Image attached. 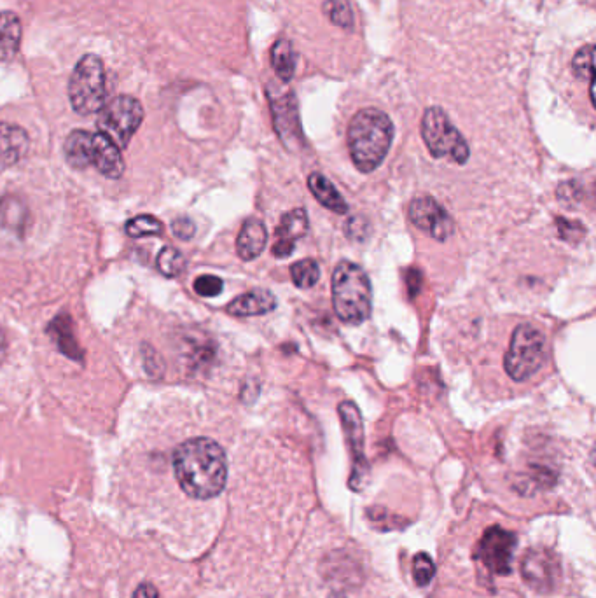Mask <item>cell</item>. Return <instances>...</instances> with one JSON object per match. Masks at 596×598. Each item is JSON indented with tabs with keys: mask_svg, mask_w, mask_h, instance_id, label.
<instances>
[{
	"mask_svg": "<svg viewBox=\"0 0 596 598\" xmlns=\"http://www.w3.org/2000/svg\"><path fill=\"white\" fill-rule=\"evenodd\" d=\"M422 137L434 158H448L453 163L465 165L471 156L462 133L451 125L448 114L441 107H430L423 114Z\"/></svg>",
	"mask_w": 596,
	"mask_h": 598,
	"instance_id": "obj_6",
	"label": "cell"
},
{
	"mask_svg": "<svg viewBox=\"0 0 596 598\" xmlns=\"http://www.w3.org/2000/svg\"><path fill=\"white\" fill-rule=\"evenodd\" d=\"M156 265H158V270H160L165 277L174 279V277H179V275L184 272V268H186V259H184L181 252L174 249V247H165V249L158 254Z\"/></svg>",
	"mask_w": 596,
	"mask_h": 598,
	"instance_id": "obj_24",
	"label": "cell"
},
{
	"mask_svg": "<svg viewBox=\"0 0 596 598\" xmlns=\"http://www.w3.org/2000/svg\"><path fill=\"white\" fill-rule=\"evenodd\" d=\"M394 140V125L385 112L362 109L348 125V151L355 168L371 174L382 165Z\"/></svg>",
	"mask_w": 596,
	"mask_h": 598,
	"instance_id": "obj_2",
	"label": "cell"
},
{
	"mask_svg": "<svg viewBox=\"0 0 596 598\" xmlns=\"http://www.w3.org/2000/svg\"><path fill=\"white\" fill-rule=\"evenodd\" d=\"M126 233L132 238L160 235L163 233V223L154 216L144 214V216L133 217L126 223Z\"/></svg>",
	"mask_w": 596,
	"mask_h": 598,
	"instance_id": "obj_26",
	"label": "cell"
},
{
	"mask_svg": "<svg viewBox=\"0 0 596 598\" xmlns=\"http://www.w3.org/2000/svg\"><path fill=\"white\" fill-rule=\"evenodd\" d=\"M436 576V565L427 553H418L413 560V578L416 585L427 586Z\"/></svg>",
	"mask_w": 596,
	"mask_h": 598,
	"instance_id": "obj_27",
	"label": "cell"
},
{
	"mask_svg": "<svg viewBox=\"0 0 596 598\" xmlns=\"http://www.w3.org/2000/svg\"><path fill=\"white\" fill-rule=\"evenodd\" d=\"M72 109L81 116L100 112L107 104V74L104 62L95 55H84L72 70L69 81Z\"/></svg>",
	"mask_w": 596,
	"mask_h": 598,
	"instance_id": "obj_4",
	"label": "cell"
},
{
	"mask_svg": "<svg viewBox=\"0 0 596 598\" xmlns=\"http://www.w3.org/2000/svg\"><path fill=\"white\" fill-rule=\"evenodd\" d=\"M277 308V298L264 289H254L250 293L242 294L233 299L226 310L235 317H254V315H266Z\"/></svg>",
	"mask_w": 596,
	"mask_h": 598,
	"instance_id": "obj_17",
	"label": "cell"
},
{
	"mask_svg": "<svg viewBox=\"0 0 596 598\" xmlns=\"http://www.w3.org/2000/svg\"><path fill=\"white\" fill-rule=\"evenodd\" d=\"M334 312L345 324L366 322L373 308V289L361 266L341 261L333 272Z\"/></svg>",
	"mask_w": 596,
	"mask_h": 598,
	"instance_id": "obj_3",
	"label": "cell"
},
{
	"mask_svg": "<svg viewBox=\"0 0 596 598\" xmlns=\"http://www.w3.org/2000/svg\"><path fill=\"white\" fill-rule=\"evenodd\" d=\"M308 231V216L305 209H294L287 212L275 230V244L271 247V254L278 259L289 258L299 238L305 237Z\"/></svg>",
	"mask_w": 596,
	"mask_h": 598,
	"instance_id": "obj_13",
	"label": "cell"
},
{
	"mask_svg": "<svg viewBox=\"0 0 596 598\" xmlns=\"http://www.w3.org/2000/svg\"><path fill=\"white\" fill-rule=\"evenodd\" d=\"M546 361V338L537 327L521 324L514 329L504 368L514 382H525L542 368Z\"/></svg>",
	"mask_w": 596,
	"mask_h": 598,
	"instance_id": "obj_5",
	"label": "cell"
},
{
	"mask_svg": "<svg viewBox=\"0 0 596 598\" xmlns=\"http://www.w3.org/2000/svg\"><path fill=\"white\" fill-rule=\"evenodd\" d=\"M308 188L312 191V195L319 200L320 205H324L326 209L333 210L340 216L347 214L348 205L345 198L341 196L338 189L334 188L333 182L329 181L327 177L315 172L308 177Z\"/></svg>",
	"mask_w": 596,
	"mask_h": 598,
	"instance_id": "obj_19",
	"label": "cell"
},
{
	"mask_svg": "<svg viewBox=\"0 0 596 598\" xmlns=\"http://www.w3.org/2000/svg\"><path fill=\"white\" fill-rule=\"evenodd\" d=\"M133 598H161L160 592L149 583H144L137 588V592L133 595Z\"/></svg>",
	"mask_w": 596,
	"mask_h": 598,
	"instance_id": "obj_31",
	"label": "cell"
},
{
	"mask_svg": "<svg viewBox=\"0 0 596 598\" xmlns=\"http://www.w3.org/2000/svg\"><path fill=\"white\" fill-rule=\"evenodd\" d=\"M142 121L144 107L139 100L128 95H119L104 105L98 116L97 126L100 133L111 139L119 149H125L139 130Z\"/></svg>",
	"mask_w": 596,
	"mask_h": 598,
	"instance_id": "obj_7",
	"label": "cell"
},
{
	"mask_svg": "<svg viewBox=\"0 0 596 598\" xmlns=\"http://www.w3.org/2000/svg\"><path fill=\"white\" fill-rule=\"evenodd\" d=\"M268 244V230L261 219L250 217L243 223L240 235L236 238V252L243 261H252L263 254Z\"/></svg>",
	"mask_w": 596,
	"mask_h": 598,
	"instance_id": "obj_16",
	"label": "cell"
},
{
	"mask_svg": "<svg viewBox=\"0 0 596 598\" xmlns=\"http://www.w3.org/2000/svg\"><path fill=\"white\" fill-rule=\"evenodd\" d=\"M91 167L97 168L100 174L109 179H119L125 172V161L121 156V149L100 132L93 133Z\"/></svg>",
	"mask_w": 596,
	"mask_h": 598,
	"instance_id": "obj_14",
	"label": "cell"
},
{
	"mask_svg": "<svg viewBox=\"0 0 596 598\" xmlns=\"http://www.w3.org/2000/svg\"><path fill=\"white\" fill-rule=\"evenodd\" d=\"M48 334L51 336V340L55 341L56 348L63 355H67L72 361L83 362V348L79 347V343H77L76 334H74V322L67 313H62V315H58V317L51 320V324L48 326Z\"/></svg>",
	"mask_w": 596,
	"mask_h": 598,
	"instance_id": "obj_18",
	"label": "cell"
},
{
	"mask_svg": "<svg viewBox=\"0 0 596 598\" xmlns=\"http://www.w3.org/2000/svg\"><path fill=\"white\" fill-rule=\"evenodd\" d=\"M21 42V21L13 11L0 13V51L11 58L18 53Z\"/></svg>",
	"mask_w": 596,
	"mask_h": 598,
	"instance_id": "obj_21",
	"label": "cell"
},
{
	"mask_svg": "<svg viewBox=\"0 0 596 598\" xmlns=\"http://www.w3.org/2000/svg\"><path fill=\"white\" fill-rule=\"evenodd\" d=\"M409 219L418 230L437 242H446L455 233V221L432 196H416L409 205Z\"/></svg>",
	"mask_w": 596,
	"mask_h": 598,
	"instance_id": "obj_9",
	"label": "cell"
},
{
	"mask_svg": "<svg viewBox=\"0 0 596 598\" xmlns=\"http://www.w3.org/2000/svg\"><path fill=\"white\" fill-rule=\"evenodd\" d=\"M222 280L214 275H201L195 280V291L196 293L203 296V298H215L222 293Z\"/></svg>",
	"mask_w": 596,
	"mask_h": 598,
	"instance_id": "obj_29",
	"label": "cell"
},
{
	"mask_svg": "<svg viewBox=\"0 0 596 598\" xmlns=\"http://www.w3.org/2000/svg\"><path fill=\"white\" fill-rule=\"evenodd\" d=\"M30 149L28 133L18 125L0 123V167L18 165Z\"/></svg>",
	"mask_w": 596,
	"mask_h": 598,
	"instance_id": "obj_15",
	"label": "cell"
},
{
	"mask_svg": "<svg viewBox=\"0 0 596 598\" xmlns=\"http://www.w3.org/2000/svg\"><path fill=\"white\" fill-rule=\"evenodd\" d=\"M91 147H93V133L76 130L65 140V158L69 165L76 170L91 167Z\"/></svg>",
	"mask_w": 596,
	"mask_h": 598,
	"instance_id": "obj_20",
	"label": "cell"
},
{
	"mask_svg": "<svg viewBox=\"0 0 596 598\" xmlns=\"http://www.w3.org/2000/svg\"><path fill=\"white\" fill-rule=\"evenodd\" d=\"M521 574L537 592H549L555 588L562 574L560 560L546 548L528 551L521 562Z\"/></svg>",
	"mask_w": 596,
	"mask_h": 598,
	"instance_id": "obj_12",
	"label": "cell"
},
{
	"mask_svg": "<svg viewBox=\"0 0 596 598\" xmlns=\"http://www.w3.org/2000/svg\"><path fill=\"white\" fill-rule=\"evenodd\" d=\"M174 473L182 490L193 499H212L228 481V459L214 439L195 438L177 446Z\"/></svg>",
	"mask_w": 596,
	"mask_h": 598,
	"instance_id": "obj_1",
	"label": "cell"
},
{
	"mask_svg": "<svg viewBox=\"0 0 596 598\" xmlns=\"http://www.w3.org/2000/svg\"><path fill=\"white\" fill-rule=\"evenodd\" d=\"M271 65H273V70L277 72V76L284 83L291 81L294 72H296V51H294L291 41L280 39V41L273 44V48H271Z\"/></svg>",
	"mask_w": 596,
	"mask_h": 598,
	"instance_id": "obj_22",
	"label": "cell"
},
{
	"mask_svg": "<svg viewBox=\"0 0 596 598\" xmlns=\"http://www.w3.org/2000/svg\"><path fill=\"white\" fill-rule=\"evenodd\" d=\"M514 546H516V537L511 532L500 527H492L481 537L479 560L493 574L507 576L513 564Z\"/></svg>",
	"mask_w": 596,
	"mask_h": 598,
	"instance_id": "obj_11",
	"label": "cell"
},
{
	"mask_svg": "<svg viewBox=\"0 0 596 598\" xmlns=\"http://www.w3.org/2000/svg\"><path fill=\"white\" fill-rule=\"evenodd\" d=\"M324 14L329 20L333 21L336 27H354V11H352V6H350L348 0H326Z\"/></svg>",
	"mask_w": 596,
	"mask_h": 598,
	"instance_id": "obj_25",
	"label": "cell"
},
{
	"mask_svg": "<svg viewBox=\"0 0 596 598\" xmlns=\"http://www.w3.org/2000/svg\"><path fill=\"white\" fill-rule=\"evenodd\" d=\"M572 65H574V72H576L577 77L586 79L588 83L593 84V46L591 44L577 51Z\"/></svg>",
	"mask_w": 596,
	"mask_h": 598,
	"instance_id": "obj_28",
	"label": "cell"
},
{
	"mask_svg": "<svg viewBox=\"0 0 596 598\" xmlns=\"http://www.w3.org/2000/svg\"><path fill=\"white\" fill-rule=\"evenodd\" d=\"M172 231L179 240H191L195 237L196 226L189 217H179L172 223Z\"/></svg>",
	"mask_w": 596,
	"mask_h": 598,
	"instance_id": "obj_30",
	"label": "cell"
},
{
	"mask_svg": "<svg viewBox=\"0 0 596 598\" xmlns=\"http://www.w3.org/2000/svg\"><path fill=\"white\" fill-rule=\"evenodd\" d=\"M340 411L341 424L343 431L348 439V445L352 450V459H354V471L350 478V487L354 490H362L366 478H368V460L364 455V422L359 408L352 401H343L338 406Z\"/></svg>",
	"mask_w": 596,
	"mask_h": 598,
	"instance_id": "obj_8",
	"label": "cell"
},
{
	"mask_svg": "<svg viewBox=\"0 0 596 598\" xmlns=\"http://www.w3.org/2000/svg\"><path fill=\"white\" fill-rule=\"evenodd\" d=\"M273 126L280 140L287 149H298L303 146V133L299 125L298 102L292 91H275L270 93Z\"/></svg>",
	"mask_w": 596,
	"mask_h": 598,
	"instance_id": "obj_10",
	"label": "cell"
},
{
	"mask_svg": "<svg viewBox=\"0 0 596 598\" xmlns=\"http://www.w3.org/2000/svg\"><path fill=\"white\" fill-rule=\"evenodd\" d=\"M329 598H347L345 595H340V593H333Z\"/></svg>",
	"mask_w": 596,
	"mask_h": 598,
	"instance_id": "obj_32",
	"label": "cell"
},
{
	"mask_svg": "<svg viewBox=\"0 0 596 598\" xmlns=\"http://www.w3.org/2000/svg\"><path fill=\"white\" fill-rule=\"evenodd\" d=\"M291 277L294 286L298 289H310L320 279V266L315 259H303L294 263L291 268Z\"/></svg>",
	"mask_w": 596,
	"mask_h": 598,
	"instance_id": "obj_23",
	"label": "cell"
}]
</instances>
